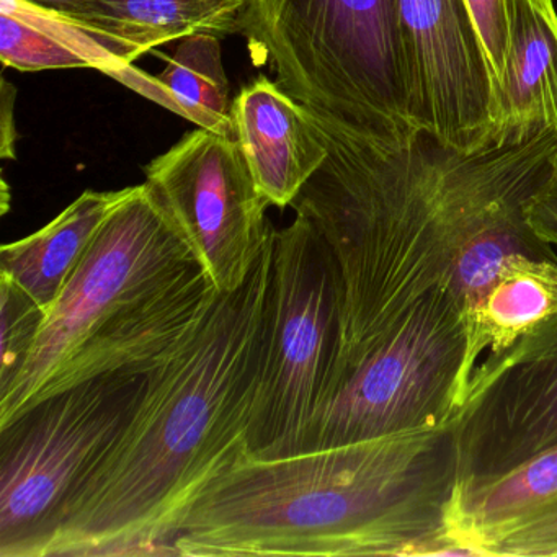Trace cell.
<instances>
[{
	"label": "cell",
	"mask_w": 557,
	"mask_h": 557,
	"mask_svg": "<svg viewBox=\"0 0 557 557\" xmlns=\"http://www.w3.org/2000/svg\"><path fill=\"white\" fill-rule=\"evenodd\" d=\"M148 370L51 394L0 426V557H44L67 504L135 413Z\"/></svg>",
	"instance_id": "5b68a950"
},
{
	"label": "cell",
	"mask_w": 557,
	"mask_h": 557,
	"mask_svg": "<svg viewBox=\"0 0 557 557\" xmlns=\"http://www.w3.org/2000/svg\"><path fill=\"white\" fill-rule=\"evenodd\" d=\"M15 87L2 79V158L15 159V123H14Z\"/></svg>",
	"instance_id": "603a6c76"
},
{
	"label": "cell",
	"mask_w": 557,
	"mask_h": 557,
	"mask_svg": "<svg viewBox=\"0 0 557 557\" xmlns=\"http://www.w3.org/2000/svg\"><path fill=\"white\" fill-rule=\"evenodd\" d=\"M25 2L74 24L87 0H25Z\"/></svg>",
	"instance_id": "cb8c5ba5"
},
{
	"label": "cell",
	"mask_w": 557,
	"mask_h": 557,
	"mask_svg": "<svg viewBox=\"0 0 557 557\" xmlns=\"http://www.w3.org/2000/svg\"><path fill=\"white\" fill-rule=\"evenodd\" d=\"M508 48L492 143L557 129V25L533 0H507Z\"/></svg>",
	"instance_id": "5bb4252c"
},
{
	"label": "cell",
	"mask_w": 557,
	"mask_h": 557,
	"mask_svg": "<svg viewBox=\"0 0 557 557\" xmlns=\"http://www.w3.org/2000/svg\"><path fill=\"white\" fill-rule=\"evenodd\" d=\"M410 126L475 151L492 143L494 90L465 0H396Z\"/></svg>",
	"instance_id": "8fae6325"
},
{
	"label": "cell",
	"mask_w": 557,
	"mask_h": 557,
	"mask_svg": "<svg viewBox=\"0 0 557 557\" xmlns=\"http://www.w3.org/2000/svg\"><path fill=\"white\" fill-rule=\"evenodd\" d=\"M197 263L146 182L133 187L48 311L21 376L0 396V426L14 420L103 325Z\"/></svg>",
	"instance_id": "ba28073f"
},
{
	"label": "cell",
	"mask_w": 557,
	"mask_h": 557,
	"mask_svg": "<svg viewBox=\"0 0 557 557\" xmlns=\"http://www.w3.org/2000/svg\"><path fill=\"white\" fill-rule=\"evenodd\" d=\"M449 425L456 485L491 481L557 446V314L479 363Z\"/></svg>",
	"instance_id": "30bf717a"
},
{
	"label": "cell",
	"mask_w": 557,
	"mask_h": 557,
	"mask_svg": "<svg viewBox=\"0 0 557 557\" xmlns=\"http://www.w3.org/2000/svg\"><path fill=\"white\" fill-rule=\"evenodd\" d=\"M231 119L234 138L263 197L273 207H292L327 156L308 110L275 81L259 76L240 90Z\"/></svg>",
	"instance_id": "7c38bea8"
},
{
	"label": "cell",
	"mask_w": 557,
	"mask_h": 557,
	"mask_svg": "<svg viewBox=\"0 0 557 557\" xmlns=\"http://www.w3.org/2000/svg\"><path fill=\"white\" fill-rule=\"evenodd\" d=\"M472 374L465 315L446 293H433L342 380L305 451L449 425Z\"/></svg>",
	"instance_id": "52a82bcc"
},
{
	"label": "cell",
	"mask_w": 557,
	"mask_h": 557,
	"mask_svg": "<svg viewBox=\"0 0 557 557\" xmlns=\"http://www.w3.org/2000/svg\"><path fill=\"white\" fill-rule=\"evenodd\" d=\"M243 35L256 63L321 122L376 136L412 128L396 0H249Z\"/></svg>",
	"instance_id": "277c9868"
},
{
	"label": "cell",
	"mask_w": 557,
	"mask_h": 557,
	"mask_svg": "<svg viewBox=\"0 0 557 557\" xmlns=\"http://www.w3.org/2000/svg\"><path fill=\"white\" fill-rule=\"evenodd\" d=\"M557 507V446L491 481L456 485L448 505L449 534L482 556L494 531Z\"/></svg>",
	"instance_id": "e0dca14e"
},
{
	"label": "cell",
	"mask_w": 557,
	"mask_h": 557,
	"mask_svg": "<svg viewBox=\"0 0 557 557\" xmlns=\"http://www.w3.org/2000/svg\"><path fill=\"white\" fill-rule=\"evenodd\" d=\"M341 344L337 270L308 218L275 231L265 344L247 433L253 458L305 451L331 399Z\"/></svg>",
	"instance_id": "8992f818"
},
{
	"label": "cell",
	"mask_w": 557,
	"mask_h": 557,
	"mask_svg": "<svg viewBox=\"0 0 557 557\" xmlns=\"http://www.w3.org/2000/svg\"><path fill=\"white\" fill-rule=\"evenodd\" d=\"M146 185L218 292H237L275 227L236 138L188 133L149 162Z\"/></svg>",
	"instance_id": "9c48e42d"
},
{
	"label": "cell",
	"mask_w": 557,
	"mask_h": 557,
	"mask_svg": "<svg viewBox=\"0 0 557 557\" xmlns=\"http://www.w3.org/2000/svg\"><path fill=\"white\" fill-rule=\"evenodd\" d=\"M249 0H87L74 27L120 67L190 35L243 34Z\"/></svg>",
	"instance_id": "4fadbf2b"
},
{
	"label": "cell",
	"mask_w": 557,
	"mask_h": 557,
	"mask_svg": "<svg viewBox=\"0 0 557 557\" xmlns=\"http://www.w3.org/2000/svg\"><path fill=\"white\" fill-rule=\"evenodd\" d=\"M469 17L484 51L492 90L497 96L505 73L508 48L507 0H465Z\"/></svg>",
	"instance_id": "44dd1931"
},
{
	"label": "cell",
	"mask_w": 557,
	"mask_h": 557,
	"mask_svg": "<svg viewBox=\"0 0 557 557\" xmlns=\"http://www.w3.org/2000/svg\"><path fill=\"white\" fill-rule=\"evenodd\" d=\"M479 549L482 556L557 557V507L494 531Z\"/></svg>",
	"instance_id": "ffe728a7"
},
{
	"label": "cell",
	"mask_w": 557,
	"mask_h": 557,
	"mask_svg": "<svg viewBox=\"0 0 557 557\" xmlns=\"http://www.w3.org/2000/svg\"><path fill=\"white\" fill-rule=\"evenodd\" d=\"M110 77L195 123L197 128L234 136L233 102L220 37L198 34L182 38L168 67L158 76L132 64Z\"/></svg>",
	"instance_id": "2e32d148"
},
{
	"label": "cell",
	"mask_w": 557,
	"mask_h": 557,
	"mask_svg": "<svg viewBox=\"0 0 557 557\" xmlns=\"http://www.w3.org/2000/svg\"><path fill=\"white\" fill-rule=\"evenodd\" d=\"M308 113L327 156L292 208L337 270L334 394L419 302L446 293L472 237L527 208L549 171L557 129L459 151L422 129L364 135Z\"/></svg>",
	"instance_id": "6da1fadb"
},
{
	"label": "cell",
	"mask_w": 557,
	"mask_h": 557,
	"mask_svg": "<svg viewBox=\"0 0 557 557\" xmlns=\"http://www.w3.org/2000/svg\"><path fill=\"white\" fill-rule=\"evenodd\" d=\"M0 61L22 73L97 70L112 76L122 70L83 30L25 0H2Z\"/></svg>",
	"instance_id": "ac0fdd59"
},
{
	"label": "cell",
	"mask_w": 557,
	"mask_h": 557,
	"mask_svg": "<svg viewBox=\"0 0 557 557\" xmlns=\"http://www.w3.org/2000/svg\"><path fill=\"white\" fill-rule=\"evenodd\" d=\"M533 2L554 25H557V11L554 0H533Z\"/></svg>",
	"instance_id": "d4e9b609"
},
{
	"label": "cell",
	"mask_w": 557,
	"mask_h": 557,
	"mask_svg": "<svg viewBox=\"0 0 557 557\" xmlns=\"http://www.w3.org/2000/svg\"><path fill=\"white\" fill-rule=\"evenodd\" d=\"M524 214L534 236L557 257V145L550 158L549 171L528 200Z\"/></svg>",
	"instance_id": "7402d4cb"
},
{
	"label": "cell",
	"mask_w": 557,
	"mask_h": 557,
	"mask_svg": "<svg viewBox=\"0 0 557 557\" xmlns=\"http://www.w3.org/2000/svg\"><path fill=\"white\" fill-rule=\"evenodd\" d=\"M132 191L133 187L84 191L50 224L5 244L0 250V273L14 280L48 314L110 214Z\"/></svg>",
	"instance_id": "9a60e30c"
},
{
	"label": "cell",
	"mask_w": 557,
	"mask_h": 557,
	"mask_svg": "<svg viewBox=\"0 0 557 557\" xmlns=\"http://www.w3.org/2000/svg\"><path fill=\"white\" fill-rule=\"evenodd\" d=\"M0 396L8 393L32 357L47 311L17 285L0 273Z\"/></svg>",
	"instance_id": "d6986e66"
},
{
	"label": "cell",
	"mask_w": 557,
	"mask_h": 557,
	"mask_svg": "<svg viewBox=\"0 0 557 557\" xmlns=\"http://www.w3.org/2000/svg\"><path fill=\"white\" fill-rule=\"evenodd\" d=\"M451 425L234 462L198 498L175 556H474L448 530Z\"/></svg>",
	"instance_id": "3957f363"
},
{
	"label": "cell",
	"mask_w": 557,
	"mask_h": 557,
	"mask_svg": "<svg viewBox=\"0 0 557 557\" xmlns=\"http://www.w3.org/2000/svg\"><path fill=\"white\" fill-rule=\"evenodd\" d=\"M273 239L247 282L221 293L203 322L149 368L132 420L67 504L44 557L175 556L198 498L249 451Z\"/></svg>",
	"instance_id": "7a4b0ae2"
}]
</instances>
